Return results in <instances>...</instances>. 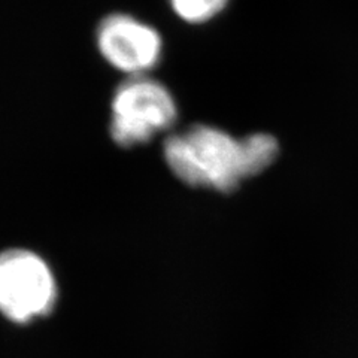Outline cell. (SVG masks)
Wrapping results in <instances>:
<instances>
[{"instance_id": "obj_1", "label": "cell", "mask_w": 358, "mask_h": 358, "mask_svg": "<svg viewBox=\"0 0 358 358\" xmlns=\"http://www.w3.org/2000/svg\"><path fill=\"white\" fill-rule=\"evenodd\" d=\"M278 152L272 134L254 133L238 139L229 131L205 124L172 134L164 142L167 166L181 181L222 193L263 172L275 162Z\"/></svg>"}, {"instance_id": "obj_2", "label": "cell", "mask_w": 358, "mask_h": 358, "mask_svg": "<svg viewBox=\"0 0 358 358\" xmlns=\"http://www.w3.org/2000/svg\"><path fill=\"white\" fill-rule=\"evenodd\" d=\"M178 118L175 97L162 83L131 76L118 85L110 103V136L121 147L150 142Z\"/></svg>"}, {"instance_id": "obj_3", "label": "cell", "mask_w": 358, "mask_h": 358, "mask_svg": "<svg viewBox=\"0 0 358 358\" xmlns=\"http://www.w3.org/2000/svg\"><path fill=\"white\" fill-rule=\"evenodd\" d=\"M57 284L48 264L26 250L0 254V312L15 322H29L52 309Z\"/></svg>"}, {"instance_id": "obj_4", "label": "cell", "mask_w": 358, "mask_h": 358, "mask_svg": "<svg viewBox=\"0 0 358 358\" xmlns=\"http://www.w3.org/2000/svg\"><path fill=\"white\" fill-rule=\"evenodd\" d=\"M96 43L100 55L114 69L142 76L159 64L163 39L159 31L129 14H110L99 22Z\"/></svg>"}, {"instance_id": "obj_5", "label": "cell", "mask_w": 358, "mask_h": 358, "mask_svg": "<svg viewBox=\"0 0 358 358\" xmlns=\"http://www.w3.org/2000/svg\"><path fill=\"white\" fill-rule=\"evenodd\" d=\"M173 13L188 24H205L226 9L229 0H169Z\"/></svg>"}]
</instances>
